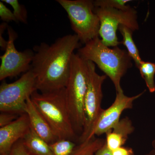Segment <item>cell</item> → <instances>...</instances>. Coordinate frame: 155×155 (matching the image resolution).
I'll use <instances>...</instances> for the list:
<instances>
[{"label":"cell","mask_w":155,"mask_h":155,"mask_svg":"<svg viewBox=\"0 0 155 155\" xmlns=\"http://www.w3.org/2000/svg\"><path fill=\"white\" fill-rule=\"evenodd\" d=\"M145 91L135 96L125 95L123 90L116 92L115 101L107 109L103 110L89 139L95 136H100L113 130L119 123L123 111L133 108L134 101L142 95Z\"/></svg>","instance_id":"10"},{"label":"cell","mask_w":155,"mask_h":155,"mask_svg":"<svg viewBox=\"0 0 155 155\" xmlns=\"http://www.w3.org/2000/svg\"><path fill=\"white\" fill-rule=\"evenodd\" d=\"M105 143V140L96 138L95 136L90 139L79 143L69 155H95L97 152Z\"/></svg>","instance_id":"16"},{"label":"cell","mask_w":155,"mask_h":155,"mask_svg":"<svg viewBox=\"0 0 155 155\" xmlns=\"http://www.w3.org/2000/svg\"><path fill=\"white\" fill-rule=\"evenodd\" d=\"M88 77L87 61L74 53L71 59L70 73L65 90L71 122L78 139L84 127V102Z\"/></svg>","instance_id":"4"},{"label":"cell","mask_w":155,"mask_h":155,"mask_svg":"<svg viewBox=\"0 0 155 155\" xmlns=\"http://www.w3.org/2000/svg\"><path fill=\"white\" fill-rule=\"evenodd\" d=\"M77 54L85 61L96 64L110 78L116 92L122 89L121 79L132 66V58L127 51L118 46L110 48L98 37L78 49Z\"/></svg>","instance_id":"2"},{"label":"cell","mask_w":155,"mask_h":155,"mask_svg":"<svg viewBox=\"0 0 155 155\" xmlns=\"http://www.w3.org/2000/svg\"><path fill=\"white\" fill-rule=\"evenodd\" d=\"M9 155H28L22 139L17 142L13 146Z\"/></svg>","instance_id":"23"},{"label":"cell","mask_w":155,"mask_h":155,"mask_svg":"<svg viewBox=\"0 0 155 155\" xmlns=\"http://www.w3.org/2000/svg\"><path fill=\"white\" fill-rule=\"evenodd\" d=\"M112 155H135L133 149L129 147L122 146L112 151Z\"/></svg>","instance_id":"24"},{"label":"cell","mask_w":155,"mask_h":155,"mask_svg":"<svg viewBox=\"0 0 155 155\" xmlns=\"http://www.w3.org/2000/svg\"><path fill=\"white\" fill-rule=\"evenodd\" d=\"M131 1L130 0H96L94 1V4L95 7L125 11L131 8L126 4Z\"/></svg>","instance_id":"19"},{"label":"cell","mask_w":155,"mask_h":155,"mask_svg":"<svg viewBox=\"0 0 155 155\" xmlns=\"http://www.w3.org/2000/svg\"><path fill=\"white\" fill-rule=\"evenodd\" d=\"M25 111L28 116L31 127L40 137L49 144L58 140L49 124L35 105L31 97L26 101Z\"/></svg>","instance_id":"12"},{"label":"cell","mask_w":155,"mask_h":155,"mask_svg":"<svg viewBox=\"0 0 155 155\" xmlns=\"http://www.w3.org/2000/svg\"><path fill=\"white\" fill-rule=\"evenodd\" d=\"M30 128L26 114L20 115L8 125L0 127V155H9L13 146L23 139Z\"/></svg>","instance_id":"11"},{"label":"cell","mask_w":155,"mask_h":155,"mask_svg":"<svg viewBox=\"0 0 155 155\" xmlns=\"http://www.w3.org/2000/svg\"><path fill=\"white\" fill-rule=\"evenodd\" d=\"M138 68L150 92H155V64L142 61Z\"/></svg>","instance_id":"17"},{"label":"cell","mask_w":155,"mask_h":155,"mask_svg":"<svg viewBox=\"0 0 155 155\" xmlns=\"http://www.w3.org/2000/svg\"><path fill=\"white\" fill-rule=\"evenodd\" d=\"M2 2L10 5L13 8L14 16L18 22L27 23V11L25 6L19 4L17 0H2Z\"/></svg>","instance_id":"20"},{"label":"cell","mask_w":155,"mask_h":155,"mask_svg":"<svg viewBox=\"0 0 155 155\" xmlns=\"http://www.w3.org/2000/svg\"><path fill=\"white\" fill-rule=\"evenodd\" d=\"M8 39L5 51L1 56L0 66V81L5 80L8 78L14 77L21 73L30 70L31 64L34 54L33 50H25L23 51H17L14 41L18 35L11 27L8 25Z\"/></svg>","instance_id":"9"},{"label":"cell","mask_w":155,"mask_h":155,"mask_svg":"<svg viewBox=\"0 0 155 155\" xmlns=\"http://www.w3.org/2000/svg\"><path fill=\"white\" fill-rule=\"evenodd\" d=\"M8 25H7L6 22L2 23L0 26V46L2 48V50H5L6 47H7V44H8V41H6L3 38L2 35L4 33V31L8 28Z\"/></svg>","instance_id":"25"},{"label":"cell","mask_w":155,"mask_h":155,"mask_svg":"<svg viewBox=\"0 0 155 155\" xmlns=\"http://www.w3.org/2000/svg\"><path fill=\"white\" fill-rule=\"evenodd\" d=\"M35 105L49 124L58 140L74 141L75 133L66 102L65 88L48 93L35 92L31 97Z\"/></svg>","instance_id":"3"},{"label":"cell","mask_w":155,"mask_h":155,"mask_svg":"<svg viewBox=\"0 0 155 155\" xmlns=\"http://www.w3.org/2000/svg\"><path fill=\"white\" fill-rule=\"evenodd\" d=\"M66 11L72 30L81 43H87L99 36L100 22L94 12V1L57 0Z\"/></svg>","instance_id":"5"},{"label":"cell","mask_w":155,"mask_h":155,"mask_svg":"<svg viewBox=\"0 0 155 155\" xmlns=\"http://www.w3.org/2000/svg\"><path fill=\"white\" fill-rule=\"evenodd\" d=\"M88 82L84 102V125L83 132L78 139L79 143L89 138L97 121L104 109L101 108L102 85L107 76L100 75L96 71L95 64L87 61Z\"/></svg>","instance_id":"7"},{"label":"cell","mask_w":155,"mask_h":155,"mask_svg":"<svg viewBox=\"0 0 155 155\" xmlns=\"http://www.w3.org/2000/svg\"><path fill=\"white\" fill-rule=\"evenodd\" d=\"M0 17L1 20L5 22H9L11 21L18 22L16 17L14 16L13 12H12L7 8L3 2H0Z\"/></svg>","instance_id":"21"},{"label":"cell","mask_w":155,"mask_h":155,"mask_svg":"<svg viewBox=\"0 0 155 155\" xmlns=\"http://www.w3.org/2000/svg\"><path fill=\"white\" fill-rule=\"evenodd\" d=\"M145 155H155V150L153 149L152 150L150 151L148 153Z\"/></svg>","instance_id":"27"},{"label":"cell","mask_w":155,"mask_h":155,"mask_svg":"<svg viewBox=\"0 0 155 155\" xmlns=\"http://www.w3.org/2000/svg\"><path fill=\"white\" fill-rule=\"evenodd\" d=\"M134 127L128 117L120 119L116 127L106 134L105 143L111 151L124 146L129 135L133 133Z\"/></svg>","instance_id":"13"},{"label":"cell","mask_w":155,"mask_h":155,"mask_svg":"<svg viewBox=\"0 0 155 155\" xmlns=\"http://www.w3.org/2000/svg\"><path fill=\"white\" fill-rule=\"evenodd\" d=\"M119 29L123 37V41L121 43L125 46L127 48V53L132 60L134 61L136 66L138 68L142 60L132 38L133 31L130 28L123 25H119Z\"/></svg>","instance_id":"15"},{"label":"cell","mask_w":155,"mask_h":155,"mask_svg":"<svg viewBox=\"0 0 155 155\" xmlns=\"http://www.w3.org/2000/svg\"><path fill=\"white\" fill-rule=\"evenodd\" d=\"M81 45L76 35L69 34L51 45L42 42L34 46L30 69L35 75L38 91L51 92L66 87L72 56Z\"/></svg>","instance_id":"1"},{"label":"cell","mask_w":155,"mask_h":155,"mask_svg":"<svg viewBox=\"0 0 155 155\" xmlns=\"http://www.w3.org/2000/svg\"><path fill=\"white\" fill-rule=\"evenodd\" d=\"M19 115L11 113L1 112L0 114V127L8 125L17 119Z\"/></svg>","instance_id":"22"},{"label":"cell","mask_w":155,"mask_h":155,"mask_svg":"<svg viewBox=\"0 0 155 155\" xmlns=\"http://www.w3.org/2000/svg\"><path fill=\"white\" fill-rule=\"evenodd\" d=\"M28 155H54L47 143L31 127L22 139Z\"/></svg>","instance_id":"14"},{"label":"cell","mask_w":155,"mask_h":155,"mask_svg":"<svg viewBox=\"0 0 155 155\" xmlns=\"http://www.w3.org/2000/svg\"><path fill=\"white\" fill-rule=\"evenodd\" d=\"M95 155H112V151L108 148L105 143L104 145L97 152Z\"/></svg>","instance_id":"26"},{"label":"cell","mask_w":155,"mask_h":155,"mask_svg":"<svg viewBox=\"0 0 155 155\" xmlns=\"http://www.w3.org/2000/svg\"><path fill=\"white\" fill-rule=\"evenodd\" d=\"M37 91L36 78L31 69L14 82H3L0 86L1 112L19 116L25 114L26 101Z\"/></svg>","instance_id":"6"},{"label":"cell","mask_w":155,"mask_h":155,"mask_svg":"<svg viewBox=\"0 0 155 155\" xmlns=\"http://www.w3.org/2000/svg\"><path fill=\"white\" fill-rule=\"evenodd\" d=\"M76 146L74 141L67 139L58 140L50 144L54 155H69Z\"/></svg>","instance_id":"18"},{"label":"cell","mask_w":155,"mask_h":155,"mask_svg":"<svg viewBox=\"0 0 155 155\" xmlns=\"http://www.w3.org/2000/svg\"><path fill=\"white\" fill-rule=\"evenodd\" d=\"M94 12L100 20L101 40L108 47H116L121 43L118 41L116 32L119 25H125L133 31L139 29L137 12L131 7L122 11L95 7Z\"/></svg>","instance_id":"8"},{"label":"cell","mask_w":155,"mask_h":155,"mask_svg":"<svg viewBox=\"0 0 155 155\" xmlns=\"http://www.w3.org/2000/svg\"><path fill=\"white\" fill-rule=\"evenodd\" d=\"M152 146L153 147V149L155 150V140H154L152 142Z\"/></svg>","instance_id":"28"}]
</instances>
